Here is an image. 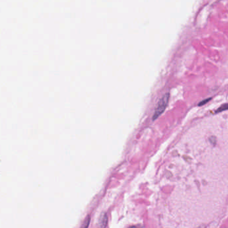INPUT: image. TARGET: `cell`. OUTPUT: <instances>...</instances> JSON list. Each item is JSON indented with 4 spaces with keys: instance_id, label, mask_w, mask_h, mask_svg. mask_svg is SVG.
I'll return each instance as SVG.
<instances>
[{
    "instance_id": "obj_1",
    "label": "cell",
    "mask_w": 228,
    "mask_h": 228,
    "mask_svg": "<svg viewBox=\"0 0 228 228\" xmlns=\"http://www.w3.org/2000/svg\"><path fill=\"white\" fill-rule=\"evenodd\" d=\"M169 94L167 93L163 96L157 104V107L154 110V113L153 116V120L154 121L157 119L161 114L164 112L165 108H167L168 102H169Z\"/></svg>"
},
{
    "instance_id": "obj_2",
    "label": "cell",
    "mask_w": 228,
    "mask_h": 228,
    "mask_svg": "<svg viewBox=\"0 0 228 228\" xmlns=\"http://www.w3.org/2000/svg\"><path fill=\"white\" fill-rule=\"evenodd\" d=\"M107 221H108V218H107V216L106 215V214H104V215L102 217L101 221H100V227H106L107 226Z\"/></svg>"
},
{
    "instance_id": "obj_3",
    "label": "cell",
    "mask_w": 228,
    "mask_h": 228,
    "mask_svg": "<svg viewBox=\"0 0 228 228\" xmlns=\"http://www.w3.org/2000/svg\"><path fill=\"white\" fill-rule=\"evenodd\" d=\"M228 109V104H224L222 105L221 107H219L218 109V111H217V113H219V112H221V111H224V110H226Z\"/></svg>"
},
{
    "instance_id": "obj_4",
    "label": "cell",
    "mask_w": 228,
    "mask_h": 228,
    "mask_svg": "<svg viewBox=\"0 0 228 228\" xmlns=\"http://www.w3.org/2000/svg\"><path fill=\"white\" fill-rule=\"evenodd\" d=\"M89 221H90V218H89V217H88V218H87V220H86V221H85V224L83 225L82 227H87L88 226Z\"/></svg>"
},
{
    "instance_id": "obj_5",
    "label": "cell",
    "mask_w": 228,
    "mask_h": 228,
    "mask_svg": "<svg viewBox=\"0 0 228 228\" xmlns=\"http://www.w3.org/2000/svg\"><path fill=\"white\" fill-rule=\"evenodd\" d=\"M210 99H206V100H203V101H202V102H200V103H199V106H202V105H203L204 104H205V103H207Z\"/></svg>"
}]
</instances>
